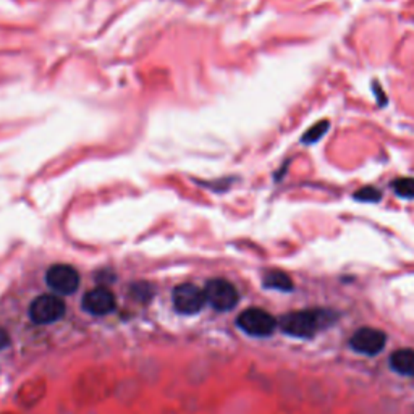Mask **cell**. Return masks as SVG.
<instances>
[{
    "instance_id": "obj_1",
    "label": "cell",
    "mask_w": 414,
    "mask_h": 414,
    "mask_svg": "<svg viewBox=\"0 0 414 414\" xmlns=\"http://www.w3.org/2000/svg\"><path fill=\"white\" fill-rule=\"evenodd\" d=\"M337 315L328 309H304L283 315L278 325L285 333L296 338H313L314 335L330 327Z\"/></svg>"
},
{
    "instance_id": "obj_2",
    "label": "cell",
    "mask_w": 414,
    "mask_h": 414,
    "mask_svg": "<svg viewBox=\"0 0 414 414\" xmlns=\"http://www.w3.org/2000/svg\"><path fill=\"white\" fill-rule=\"evenodd\" d=\"M236 324L243 332L251 335V337H269L276 330L278 322L264 309L249 308L238 315Z\"/></svg>"
},
{
    "instance_id": "obj_3",
    "label": "cell",
    "mask_w": 414,
    "mask_h": 414,
    "mask_svg": "<svg viewBox=\"0 0 414 414\" xmlns=\"http://www.w3.org/2000/svg\"><path fill=\"white\" fill-rule=\"evenodd\" d=\"M204 293L207 303L217 310H230L238 304L240 295L236 288L225 278H212L207 282Z\"/></svg>"
},
{
    "instance_id": "obj_4",
    "label": "cell",
    "mask_w": 414,
    "mask_h": 414,
    "mask_svg": "<svg viewBox=\"0 0 414 414\" xmlns=\"http://www.w3.org/2000/svg\"><path fill=\"white\" fill-rule=\"evenodd\" d=\"M65 314V303L57 295H41L29 306V318L36 324H52Z\"/></svg>"
},
{
    "instance_id": "obj_5",
    "label": "cell",
    "mask_w": 414,
    "mask_h": 414,
    "mask_svg": "<svg viewBox=\"0 0 414 414\" xmlns=\"http://www.w3.org/2000/svg\"><path fill=\"white\" fill-rule=\"evenodd\" d=\"M46 282L59 295H71L80 287V273L69 264H56L46 273Z\"/></svg>"
},
{
    "instance_id": "obj_6",
    "label": "cell",
    "mask_w": 414,
    "mask_h": 414,
    "mask_svg": "<svg viewBox=\"0 0 414 414\" xmlns=\"http://www.w3.org/2000/svg\"><path fill=\"white\" fill-rule=\"evenodd\" d=\"M206 303L204 290L196 285L183 283L173 290V306L180 314H196L204 308Z\"/></svg>"
},
{
    "instance_id": "obj_7",
    "label": "cell",
    "mask_w": 414,
    "mask_h": 414,
    "mask_svg": "<svg viewBox=\"0 0 414 414\" xmlns=\"http://www.w3.org/2000/svg\"><path fill=\"white\" fill-rule=\"evenodd\" d=\"M350 345L356 353L374 356V355H379V353L385 348L387 335L385 332L379 330V328L364 327L353 333Z\"/></svg>"
},
{
    "instance_id": "obj_8",
    "label": "cell",
    "mask_w": 414,
    "mask_h": 414,
    "mask_svg": "<svg viewBox=\"0 0 414 414\" xmlns=\"http://www.w3.org/2000/svg\"><path fill=\"white\" fill-rule=\"evenodd\" d=\"M117 306L115 295L108 288L97 287L88 291L83 298V308L93 315H107Z\"/></svg>"
},
{
    "instance_id": "obj_9",
    "label": "cell",
    "mask_w": 414,
    "mask_h": 414,
    "mask_svg": "<svg viewBox=\"0 0 414 414\" xmlns=\"http://www.w3.org/2000/svg\"><path fill=\"white\" fill-rule=\"evenodd\" d=\"M390 366L401 375L414 377V350L403 348L392 353Z\"/></svg>"
},
{
    "instance_id": "obj_10",
    "label": "cell",
    "mask_w": 414,
    "mask_h": 414,
    "mask_svg": "<svg viewBox=\"0 0 414 414\" xmlns=\"http://www.w3.org/2000/svg\"><path fill=\"white\" fill-rule=\"evenodd\" d=\"M264 287L278 290V291H291L293 290V280L282 271H271L264 276Z\"/></svg>"
},
{
    "instance_id": "obj_11",
    "label": "cell",
    "mask_w": 414,
    "mask_h": 414,
    "mask_svg": "<svg viewBox=\"0 0 414 414\" xmlns=\"http://www.w3.org/2000/svg\"><path fill=\"white\" fill-rule=\"evenodd\" d=\"M328 128H330V123H328V120H320L318 123L313 125L309 128V130L304 133L301 141L304 144H314L320 141L322 138L325 136V133L328 131Z\"/></svg>"
},
{
    "instance_id": "obj_12",
    "label": "cell",
    "mask_w": 414,
    "mask_h": 414,
    "mask_svg": "<svg viewBox=\"0 0 414 414\" xmlns=\"http://www.w3.org/2000/svg\"><path fill=\"white\" fill-rule=\"evenodd\" d=\"M392 188L397 196L403 199H414V178H411V176L397 178L392 183Z\"/></svg>"
},
{
    "instance_id": "obj_13",
    "label": "cell",
    "mask_w": 414,
    "mask_h": 414,
    "mask_svg": "<svg viewBox=\"0 0 414 414\" xmlns=\"http://www.w3.org/2000/svg\"><path fill=\"white\" fill-rule=\"evenodd\" d=\"M355 199L359 203H379L382 199V193L375 190L374 186H364L355 193Z\"/></svg>"
},
{
    "instance_id": "obj_14",
    "label": "cell",
    "mask_w": 414,
    "mask_h": 414,
    "mask_svg": "<svg viewBox=\"0 0 414 414\" xmlns=\"http://www.w3.org/2000/svg\"><path fill=\"white\" fill-rule=\"evenodd\" d=\"M7 343H9V333L0 327V348H4Z\"/></svg>"
}]
</instances>
